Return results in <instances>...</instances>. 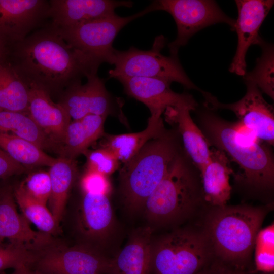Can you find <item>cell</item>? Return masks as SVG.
Here are the masks:
<instances>
[{
    "mask_svg": "<svg viewBox=\"0 0 274 274\" xmlns=\"http://www.w3.org/2000/svg\"><path fill=\"white\" fill-rule=\"evenodd\" d=\"M27 193L46 206L51 193V180L48 172L38 171L30 174L20 183Z\"/></svg>",
    "mask_w": 274,
    "mask_h": 274,
    "instance_id": "836d02e7",
    "label": "cell"
},
{
    "mask_svg": "<svg viewBox=\"0 0 274 274\" xmlns=\"http://www.w3.org/2000/svg\"><path fill=\"white\" fill-rule=\"evenodd\" d=\"M106 117L89 114L71 121L64 139L57 147L60 157L75 159L84 154L94 142L103 136Z\"/></svg>",
    "mask_w": 274,
    "mask_h": 274,
    "instance_id": "603a6c76",
    "label": "cell"
},
{
    "mask_svg": "<svg viewBox=\"0 0 274 274\" xmlns=\"http://www.w3.org/2000/svg\"><path fill=\"white\" fill-rule=\"evenodd\" d=\"M238 17L234 30L238 37L235 54L229 71L244 76L246 73V55L253 44H259L262 40L259 35L260 26L272 7L271 0H236Z\"/></svg>",
    "mask_w": 274,
    "mask_h": 274,
    "instance_id": "9a60e30c",
    "label": "cell"
},
{
    "mask_svg": "<svg viewBox=\"0 0 274 274\" xmlns=\"http://www.w3.org/2000/svg\"><path fill=\"white\" fill-rule=\"evenodd\" d=\"M255 263L256 269L263 273L274 271L273 224L260 230L256 237Z\"/></svg>",
    "mask_w": 274,
    "mask_h": 274,
    "instance_id": "4dcf8cb0",
    "label": "cell"
},
{
    "mask_svg": "<svg viewBox=\"0 0 274 274\" xmlns=\"http://www.w3.org/2000/svg\"><path fill=\"white\" fill-rule=\"evenodd\" d=\"M262 274H273V273H262Z\"/></svg>",
    "mask_w": 274,
    "mask_h": 274,
    "instance_id": "ab89813d",
    "label": "cell"
},
{
    "mask_svg": "<svg viewBox=\"0 0 274 274\" xmlns=\"http://www.w3.org/2000/svg\"><path fill=\"white\" fill-rule=\"evenodd\" d=\"M5 239L33 251L40 250L55 241L50 235L33 230L27 219L18 214L10 187L0 190V244Z\"/></svg>",
    "mask_w": 274,
    "mask_h": 274,
    "instance_id": "ac0fdd59",
    "label": "cell"
},
{
    "mask_svg": "<svg viewBox=\"0 0 274 274\" xmlns=\"http://www.w3.org/2000/svg\"><path fill=\"white\" fill-rule=\"evenodd\" d=\"M181 145L176 130L165 128L124 164L119 178L121 199L127 210L135 212L143 209L172 162L182 150Z\"/></svg>",
    "mask_w": 274,
    "mask_h": 274,
    "instance_id": "3957f363",
    "label": "cell"
},
{
    "mask_svg": "<svg viewBox=\"0 0 274 274\" xmlns=\"http://www.w3.org/2000/svg\"><path fill=\"white\" fill-rule=\"evenodd\" d=\"M49 22L62 29L81 24L115 14L118 7L130 8V1L114 0H50Z\"/></svg>",
    "mask_w": 274,
    "mask_h": 274,
    "instance_id": "e0dca14e",
    "label": "cell"
},
{
    "mask_svg": "<svg viewBox=\"0 0 274 274\" xmlns=\"http://www.w3.org/2000/svg\"><path fill=\"white\" fill-rule=\"evenodd\" d=\"M28 89L27 114L46 136L49 145L57 147L62 142L71 118L58 102L53 101L44 89L32 84Z\"/></svg>",
    "mask_w": 274,
    "mask_h": 274,
    "instance_id": "d6986e66",
    "label": "cell"
},
{
    "mask_svg": "<svg viewBox=\"0 0 274 274\" xmlns=\"http://www.w3.org/2000/svg\"><path fill=\"white\" fill-rule=\"evenodd\" d=\"M258 45L262 48V54L257 59L255 68L246 73L244 76V80L255 84L259 89L273 99V47L263 40Z\"/></svg>",
    "mask_w": 274,
    "mask_h": 274,
    "instance_id": "f546056e",
    "label": "cell"
},
{
    "mask_svg": "<svg viewBox=\"0 0 274 274\" xmlns=\"http://www.w3.org/2000/svg\"><path fill=\"white\" fill-rule=\"evenodd\" d=\"M199 173L203 201L213 207L227 205L231 191L229 179L233 172L226 154L211 149L209 160Z\"/></svg>",
    "mask_w": 274,
    "mask_h": 274,
    "instance_id": "7402d4cb",
    "label": "cell"
},
{
    "mask_svg": "<svg viewBox=\"0 0 274 274\" xmlns=\"http://www.w3.org/2000/svg\"><path fill=\"white\" fill-rule=\"evenodd\" d=\"M245 95L231 104H223L209 92L202 94L204 106L210 109H227L234 113L239 123L250 130L259 140L269 145L274 143V113L273 107L266 102L257 86L245 81Z\"/></svg>",
    "mask_w": 274,
    "mask_h": 274,
    "instance_id": "8fae6325",
    "label": "cell"
},
{
    "mask_svg": "<svg viewBox=\"0 0 274 274\" xmlns=\"http://www.w3.org/2000/svg\"><path fill=\"white\" fill-rule=\"evenodd\" d=\"M78 210L77 228L83 243L100 249L113 235L115 219L108 196L83 193Z\"/></svg>",
    "mask_w": 274,
    "mask_h": 274,
    "instance_id": "2e32d148",
    "label": "cell"
},
{
    "mask_svg": "<svg viewBox=\"0 0 274 274\" xmlns=\"http://www.w3.org/2000/svg\"><path fill=\"white\" fill-rule=\"evenodd\" d=\"M231 274H242V273H231Z\"/></svg>",
    "mask_w": 274,
    "mask_h": 274,
    "instance_id": "60d3db41",
    "label": "cell"
},
{
    "mask_svg": "<svg viewBox=\"0 0 274 274\" xmlns=\"http://www.w3.org/2000/svg\"><path fill=\"white\" fill-rule=\"evenodd\" d=\"M87 79L84 84L81 82L74 84L59 96L58 102L71 119L78 120L89 114L107 117L122 113L121 102L107 90L104 79L97 74Z\"/></svg>",
    "mask_w": 274,
    "mask_h": 274,
    "instance_id": "7c38bea8",
    "label": "cell"
},
{
    "mask_svg": "<svg viewBox=\"0 0 274 274\" xmlns=\"http://www.w3.org/2000/svg\"><path fill=\"white\" fill-rule=\"evenodd\" d=\"M84 154L86 158L87 169L109 176L119 167V160L110 150L106 148L100 146L95 150H87Z\"/></svg>",
    "mask_w": 274,
    "mask_h": 274,
    "instance_id": "d6a6232c",
    "label": "cell"
},
{
    "mask_svg": "<svg viewBox=\"0 0 274 274\" xmlns=\"http://www.w3.org/2000/svg\"><path fill=\"white\" fill-rule=\"evenodd\" d=\"M116 79L122 84L128 96L147 106L151 117H162L166 109L170 107L194 111L198 106L191 95L174 92L170 88L172 83L164 80L144 77H119Z\"/></svg>",
    "mask_w": 274,
    "mask_h": 274,
    "instance_id": "4fadbf2b",
    "label": "cell"
},
{
    "mask_svg": "<svg viewBox=\"0 0 274 274\" xmlns=\"http://www.w3.org/2000/svg\"><path fill=\"white\" fill-rule=\"evenodd\" d=\"M46 0H0V37L9 43L23 40L49 18Z\"/></svg>",
    "mask_w": 274,
    "mask_h": 274,
    "instance_id": "5bb4252c",
    "label": "cell"
},
{
    "mask_svg": "<svg viewBox=\"0 0 274 274\" xmlns=\"http://www.w3.org/2000/svg\"><path fill=\"white\" fill-rule=\"evenodd\" d=\"M27 85L5 61L0 62V110L27 114Z\"/></svg>",
    "mask_w": 274,
    "mask_h": 274,
    "instance_id": "484cf974",
    "label": "cell"
},
{
    "mask_svg": "<svg viewBox=\"0 0 274 274\" xmlns=\"http://www.w3.org/2000/svg\"><path fill=\"white\" fill-rule=\"evenodd\" d=\"M0 148L25 167H50L56 159L33 143L10 133L0 132Z\"/></svg>",
    "mask_w": 274,
    "mask_h": 274,
    "instance_id": "4316f807",
    "label": "cell"
},
{
    "mask_svg": "<svg viewBox=\"0 0 274 274\" xmlns=\"http://www.w3.org/2000/svg\"><path fill=\"white\" fill-rule=\"evenodd\" d=\"M214 255L204 231L176 230L152 239L150 274H196Z\"/></svg>",
    "mask_w": 274,
    "mask_h": 274,
    "instance_id": "8992f818",
    "label": "cell"
},
{
    "mask_svg": "<svg viewBox=\"0 0 274 274\" xmlns=\"http://www.w3.org/2000/svg\"><path fill=\"white\" fill-rule=\"evenodd\" d=\"M80 186L83 193L103 194L109 196L112 190L109 176L87 169L81 179Z\"/></svg>",
    "mask_w": 274,
    "mask_h": 274,
    "instance_id": "e575fe53",
    "label": "cell"
},
{
    "mask_svg": "<svg viewBox=\"0 0 274 274\" xmlns=\"http://www.w3.org/2000/svg\"><path fill=\"white\" fill-rule=\"evenodd\" d=\"M49 167L51 189L48 202L50 211L59 225L77 175V164L75 159L59 157Z\"/></svg>",
    "mask_w": 274,
    "mask_h": 274,
    "instance_id": "d4e9b609",
    "label": "cell"
},
{
    "mask_svg": "<svg viewBox=\"0 0 274 274\" xmlns=\"http://www.w3.org/2000/svg\"><path fill=\"white\" fill-rule=\"evenodd\" d=\"M111 259L90 245L68 246L54 241L36 252L30 267L41 274H107Z\"/></svg>",
    "mask_w": 274,
    "mask_h": 274,
    "instance_id": "ba28073f",
    "label": "cell"
},
{
    "mask_svg": "<svg viewBox=\"0 0 274 274\" xmlns=\"http://www.w3.org/2000/svg\"><path fill=\"white\" fill-rule=\"evenodd\" d=\"M166 43L163 35L157 37L152 48L139 50L134 47L125 51L115 50L109 71L110 78L144 77L156 78L170 83L176 82L187 89L203 91L197 87L188 77L179 61L178 55L165 56L161 50Z\"/></svg>",
    "mask_w": 274,
    "mask_h": 274,
    "instance_id": "52a82bcc",
    "label": "cell"
},
{
    "mask_svg": "<svg viewBox=\"0 0 274 274\" xmlns=\"http://www.w3.org/2000/svg\"><path fill=\"white\" fill-rule=\"evenodd\" d=\"M202 132L211 145L224 151L239 167L242 180L258 190L272 189L274 161L267 145L247 138L239 130V122L226 121L210 112L200 115Z\"/></svg>",
    "mask_w": 274,
    "mask_h": 274,
    "instance_id": "7a4b0ae2",
    "label": "cell"
},
{
    "mask_svg": "<svg viewBox=\"0 0 274 274\" xmlns=\"http://www.w3.org/2000/svg\"><path fill=\"white\" fill-rule=\"evenodd\" d=\"M157 11H164L173 17L177 28L176 39L168 44L170 54L178 55L195 33L205 27L224 23L234 30L235 20L229 17L217 3L211 0L155 1Z\"/></svg>",
    "mask_w": 274,
    "mask_h": 274,
    "instance_id": "30bf717a",
    "label": "cell"
},
{
    "mask_svg": "<svg viewBox=\"0 0 274 274\" xmlns=\"http://www.w3.org/2000/svg\"><path fill=\"white\" fill-rule=\"evenodd\" d=\"M165 129L162 117H150L147 127L138 132L109 134L105 133L101 147L110 150L120 162L129 161L151 139Z\"/></svg>",
    "mask_w": 274,
    "mask_h": 274,
    "instance_id": "cb8c5ba5",
    "label": "cell"
},
{
    "mask_svg": "<svg viewBox=\"0 0 274 274\" xmlns=\"http://www.w3.org/2000/svg\"><path fill=\"white\" fill-rule=\"evenodd\" d=\"M232 273L226 271L223 269H207L206 268L201 270L196 274H231Z\"/></svg>",
    "mask_w": 274,
    "mask_h": 274,
    "instance_id": "f35d334b",
    "label": "cell"
},
{
    "mask_svg": "<svg viewBox=\"0 0 274 274\" xmlns=\"http://www.w3.org/2000/svg\"><path fill=\"white\" fill-rule=\"evenodd\" d=\"M13 194L23 216L40 231L52 236L59 233V225L49 209L28 195L21 183L15 187Z\"/></svg>",
    "mask_w": 274,
    "mask_h": 274,
    "instance_id": "83f0119b",
    "label": "cell"
},
{
    "mask_svg": "<svg viewBox=\"0 0 274 274\" xmlns=\"http://www.w3.org/2000/svg\"><path fill=\"white\" fill-rule=\"evenodd\" d=\"M9 42L0 37V62L5 61L7 53Z\"/></svg>",
    "mask_w": 274,
    "mask_h": 274,
    "instance_id": "8d00e7d4",
    "label": "cell"
},
{
    "mask_svg": "<svg viewBox=\"0 0 274 274\" xmlns=\"http://www.w3.org/2000/svg\"><path fill=\"white\" fill-rule=\"evenodd\" d=\"M35 256L36 251L25 246L12 243L0 244V272L8 268L30 267Z\"/></svg>",
    "mask_w": 274,
    "mask_h": 274,
    "instance_id": "1f68e13d",
    "label": "cell"
},
{
    "mask_svg": "<svg viewBox=\"0 0 274 274\" xmlns=\"http://www.w3.org/2000/svg\"><path fill=\"white\" fill-rule=\"evenodd\" d=\"M0 132H11L42 149L49 145L44 132L25 113L0 110Z\"/></svg>",
    "mask_w": 274,
    "mask_h": 274,
    "instance_id": "f1b7e54d",
    "label": "cell"
},
{
    "mask_svg": "<svg viewBox=\"0 0 274 274\" xmlns=\"http://www.w3.org/2000/svg\"><path fill=\"white\" fill-rule=\"evenodd\" d=\"M0 274H7L4 271L0 272ZM10 274H41L35 270L31 268L30 267H22L16 269Z\"/></svg>",
    "mask_w": 274,
    "mask_h": 274,
    "instance_id": "74e56055",
    "label": "cell"
},
{
    "mask_svg": "<svg viewBox=\"0 0 274 274\" xmlns=\"http://www.w3.org/2000/svg\"><path fill=\"white\" fill-rule=\"evenodd\" d=\"M190 111L186 108L170 107L164 114L165 121L178 133L185 154L200 172L210 158L211 145L193 121Z\"/></svg>",
    "mask_w": 274,
    "mask_h": 274,
    "instance_id": "ffe728a7",
    "label": "cell"
},
{
    "mask_svg": "<svg viewBox=\"0 0 274 274\" xmlns=\"http://www.w3.org/2000/svg\"><path fill=\"white\" fill-rule=\"evenodd\" d=\"M154 11H157L155 1L129 16L120 17L115 14L72 28H55L74 48L111 64L116 50L113 43L119 31L132 21Z\"/></svg>",
    "mask_w": 274,
    "mask_h": 274,
    "instance_id": "9c48e42d",
    "label": "cell"
},
{
    "mask_svg": "<svg viewBox=\"0 0 274 274\" xmlns=\"http://www.w3.org/2000/svg\"><path fill=\"white\" fill-rule=\"evenodd\" d=\"M26 169V167L0 149V179L21 174L25 172Z\"/></svg>",
    "mask_w": 274,
    "mask_h": 274,
    "instance_id": "d590c367",
    "label": "cell"
},
{
    "mask_svg": "<svg viewBox=\"0 0 274 274\" xmlns=\"http://www.w3.org/2000/svg\"><path fill=\"white\" fill-rule=\"evenodd\" d=\"M5 62L24 82L60 96L84 77L97 74L101 59L71 46L50 23L9 43Z\"/></svg>",
    "mask_w": 274,
    "mask_h": 274,
    "instance_id": "6da1fadb",
    "label": "cell"
},
{
    "mask_svg": "<svg viewBox=\"0 0 274 274\" xmlns=\"http://www.w3.org/2000/svg\"><path fill=\"white\" fill-rule=\"evenodd\" d=\"M152 230L136 229L125 246L111 259L107 274H150Z\"/></svg>",
    "mask_w": 274,
    "mask_h": 274,
    "instance_id": "44dd1931",
    "label": "cell"
},
{
    "mask_svg": "<svg viewBox=\"0 0 274 274\" xmlns=\"http://www.w3.org/2000/svg\"><path fill=\"white\" fill-rule=\"evenodd\" d=\"M263 208L246 205L213 207L204 230L215 255L231 263L250 256L266 216Z\"/></svg>",
    "mask_w": 274,
    "mask_h": 274,
    "instance_id": "5b68a950",
    "label": "cell"
},
{
    "mask_svg": "<svg viewBox=\"0 0 274 274\" xmlns=\"http://www.w3.org/2000/svg\"><path fill=\"white\" fill-rule=\"evenodd\" d=\"M195 168L182 150L144 203L142 210L149 221L159 225L178 222L204 202Z\"/></svg>",
    "mask_w": 274,
    "mask_h": 274,
    "instance_id": "277c9868",
    "label": "cell"
}]
</instances>
